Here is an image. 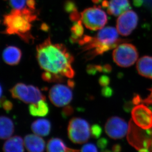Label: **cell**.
Returning a JSON list of instances; mask_svg holds the SVG:
<instances>
[{"label": "cell", "instance_id": "16", "mask_svg": "<svg viewBox=\"0 0 152 152\" xmlns=\"http://www.w3.org/2000/svg\"><path fill=\"white\" fill-rule=\"evenodd\" d=\"M31 129L33 132L37 135L48 136L50 132L51 124L48 119H37L33 122L31 125Z\"/></svg>", "mask_w": 152, "mask_h": 152}, {"label": "cell", "instance_id": "30", "mask_svg": "<svg viewBox=\"0 0 152 152\" xmlns=\"http://www.w3.org/2000/svg\"><path fill=\"white\" fill-rule=\"evenodd\" d=\"M102 95L105 98H110L112 96L113 94V90L109 86H106L102 89Z\"/></svg>", "mask_w": 152, "mask_h": 152}, {"label": "cell", "instance_id": "21", "mask_svg": "<svg viewBox=\"0 0 152 152\" xmlns=\"http://www.w3.org/2000/svg\"><path fill=\"white\" fill-rule=\"evenodd\" d=\"M84 28L81 20L75 21L71 28V41L78 42L83 37Z\"/></svg>", "mask_w": 152, "mask_h": 152}, {"label": "cell", "instance_id": "5", "mask_svg": "<svg viewBox=\"0 0 152 152\" xmlns=\"http://www.w3.org/2000/svg\"><path fill=\"white\" fill-rule=\"evenodd\" d=\"M12 96L26 103H36L46 98L40 90L33 85L22 83L16 84L10 90Z\"/></svg>", "mask_w": 152, "mask_h": 152}, {"label": "cell", "instance_id": "7", "mask_svg": "<svg viewBox=\"0 0 152 152\" xmlns=\"http://www.w3.org/2000/svg\"><path fill=\"white\" fill-rule=\"evenodd\" d=\"M81 20L87 29L92 31L102 29L107 22L106 13L97 7L85 9L80 13Z\"/></svg>", "mask_w": 152, "mask_h": 152}, {"label": "cell", "instance_id": "6", "mask_svg": "<svg viewBox=\"0 0 152 152\" xmlns=\"http://www.w3.org/2000/svg\"><path fill=\"white\" fill-rule=\"evenodd\" d=\"M113 59L117 65L128 68L135 63L138 58L137 49L134 45L129 43H122L115 48L112 53Z\"/></svg>", "mask_w": 152, "mask_h": 152}, {"label": "cell", "instance_id": "11", "mask_svg": "<svg viewBox=\"0 0 152 152\" xmlns=\"http://www.w3.org/2000/svg\"><path fill=\"white\" fill-rule=\"evenodd\" d=\"M132 116L134 123L143 129L152 128V111L144 104L135 105L132 110Z\"/></svg>", "mask_w": 152, "mask_h": 152}, {"label": "cell", "instance_id": "15", "mask_svg": "<svg viewBox=\"0 0 152 152\" xmlns=\"http://www.w3.org/2000/svg\"><path fill=\"white\" fill-rule=\"evenodd\" d=\"M136 69L139 75L152 79V57L144 56L138 60Z\"/></svg>", "mask_w": 152, "mask_h": 152}, {"label": "cell", "instance_id": "24", "mask_svg": "<svg viewBox=\"0 0 152 152\" xmlns=\"http://www.w3.org/2000/svg\"><path fill=\"white\" fill-rule=\"evenodd\" d=\"M102 133V129L100 125L94 124L91 127V134L92 137L95 138H99Z\"/></svg>", "mask_w": 152, "mask_h": 152}, {"label": "cell", "instance_id": "29", "mask_svg": "<svg viewBox=\"0 0 152 152\" xmlns=\"http://www.w3.org/2000/svg\"><path fill=\"white\" fill-rule=\"evenodd\" d=\"M74 109L72 106L68 105L64 108L62 111V116L64 118H67L73 114Z\"/></svg>", "mask_w": 152, "mask_h": 152}, {"label": "cell", "instance_id": "42", "mask_svg": "<svg viewBox=\"0 0 152 152\" xmlns=\"http://www.w3.org/2000/svg\"><path fill=\"white\" fill-rule=\"evenodd\" d=\"M139 152H150V151L147 148H142L139 150Z\"/></svg>", "mask_w": 152, "mask_h": 152}, {"label": "cell", "instance_id": "28", "mask_svg": "<svg viewBox=\"0 0 152 152\" xmlns=\"http://www.w3.org/2000/svg\"><path fill=\"white\" fill-rule=\"evenodd\" d=\"M134 4L136 7L144 6L146 7H151L152 0H133Z\"/></svg>", "mask_w": 152, "mask_h": 152}, {"label": "cell", "instance_id": "41", "mask_svg": "<svg viewBox=\"0 0 152 152\" xmlns=\"http://www.w3.org/2000/svg\"><path fill=\"white\" fill-rule=\"evenodd\" d=\"M65 152H81L80 150H78L73 149L72 148H69L66 147Z\"/></svg>", "mask_w": 152, "mask_h": 152}, {"label": "cell", "instance_id": "9", "mask_svg": "<svg viewBox=\"0 0 152 152\" xmlns=\"http://www.w3.org/2000/svg\"><path fill=\"white\" fill-rule=\"evenodd\" d=\"M105 131L108 136L112 139H121L129 131L128 124L123 119L113 116L108 119L105 125Z\"/></svg>", "mask_w": 152, "mask_h": 152}, {"label": "cell", "instance_id": "1", "mask_svg": "<svg viewBox=\"0 0 152 152\" xmlns=\"http://www.w3.org/2000/svg\"><path fill=\"white\" fill-rule=\"evenodd\" d=\"M37 59L40 68L45 72L69 78L75 76L72 66L73 56L64 45L53 43L49 37L37 47Z\"/></svg>", "mask_w": 152, "mask_h": 152}, {"label": "cell", "instance_id": "39", "mask_svg": "<svg viewBox=\"0 0 152 152\" xmlns=\"http://www.w3.org/2000/svg\"><path fill=\"white\" fill-rule=\"evenodd\" d=\"M132 104H134L133 103L132 104L131 102H126V104L125 105V108H124L126 111H129L131 110V109H132Z\"/></svg>", "mask_w": 152, "mask_h": 152}, {"label": "cell", "instance_id": "3", "mask_svg": "<svg viewBox=\"0 0 152 152\" xmlns=\"http://www.w3.org/2000/svg\"><path fill=\"white\" fill-rule=\"evenodd\" d=\"M38 19L36 10L26 7L22 10L12 9L10 13L4 15L3 23L5 29L3 33L16 34L26 42L33 40L31 31L32 24Z\"/></svg>", "mask_w": 152, "mask_h": 152}, {"label": "cell", "instance_id": "19", "mask_svg": "<svg viewBox=\"0 0 152 152\" xmlns=\"http://www.w3.org/2000/svg\"><path fill=\"white\" fill-rule=\"evenodd\" d=\"M29 113L34 117H45L49 114V107L45 100H41L29 106Z\"/></svg>", "mask_w": 152, "mask_h": 152}, {"label": "cell", "instance_id": "33", "mask_svg": "<svg viewBox=\"0 0 152 152\" xmlns=\"http://www.w3.org/2000/svg\"><path fill=\"white\" fill-rule=\"evenodd\" d=\"M108 144L107 139L105 138H101L98 141L97 145L101 149H104L106 148Z\"/></svg>", "mask_w": 152, "mask_h": 152}, {"label": "cell", "instance_id": "27", "mask_svg": "<svg viewBox=\"0 0 152 152\" xmlns=\"http://www.w3.org/2000/svg\"><path fill=\"white\" fill-rule=\"evenodd\" d=\"M81 152H98V149L94 144L88 143L82 146Z\"/></svg>", "mask_w": 152, "mask_h": 152}, {"label": "cell", "instance_id": "4", "mask_svg": "<svg viewBox=\"0 0 152 152\" xmlns=\"http://www.w3.org/2000/svg\"><path fill=\"white\" fill-rule=\"evenodd\" d=\"M68 135L74 143H84L89 140L91 135L89 123L82 118H72L68 125Z\"/></svg>", "mask_w": 152, "mask_h": 152}, {"label": "cell", "instance_id": "23", "mask_svg": "<svg viewBox=\"0 0 152 152\" xmlns=\"http://www.w3.org/2000/svg\"><path fill=\"white\" fill-rule=\"evenodd\" d=\"M28 0H9L10 6L13 9L22 10L27 7Z\"/></svg>", "mask_w": 152, "mask_h": 152}, {"label": "cell", "instance_id": "13", "mask_svg": "<svg viewBox=\"0 0 152 152\" xmlns=\"http://www.w3.org/2000/svg\"><path fill=\"white\" fill-rule=\"evenodd\" d=\"M25 147L28 152H43L45 142L42 138L37 134H28L24 140Z\"/></svg>", "mask_w": 152, "mask_h": 152}, {"label": "cell", "instance_id": "18", "mask_svg": "<svg viewBox=\"0 0 152 152\" xmlns=\"http://www.w3.org/2000/svg\"><path fill=\"white\" fill-rule=\"evenodd\" d=\"M0 127V136L2 139H9L15 131V126L12 121L4 116L1 117Z\"/></svg>", "mask_w": 152, "mask_h": 152}, {"label": "cell", "instance_id": "40", "mask_svg": "<svg viewBox=\"0 0 152 152\" xmlns=\"http://www.w3.org/2000/svg\"><path fill=\"white\" fill-rule=\"evenodd\" d=\"M68 85L69 87L71 88H73L75 87V82L73 81L69 80L68 82Z\"/></svg>", "mask_w": 152, "mask_h": 152}, {"label": "cell", "instance_id": "36", "mask_svg": "<svg viewBox=\"0 0 152 152\" xmlns=\"http://www.w3.org/2000/svg\"><path fill=\"white\" fill-rule=\"evenodd\" d=\"M142 99H141L140 97L138 95H135V96H134V99H132V103H134V105H137L139 104V103L141 102Z\"/></svg>", "mask_w": 152, "mask_h": 152}, {"label": "cell", "instance_id": "22", "mask_svg": "<svg viewBox=\"0 0 152 152\" xmlns=\"http://www.w3.org/2000/svg\"><path fill=\"white\" fill-rule=\"evenodd\" d=\"M42 79L48 82L61 83L65 81L64 77L49 72H45L42 75Z\"/></svg>", "mask_w": 152, "mask_h": 152}, {"label": "cell", "instance_id": "38", "mask_svg": "<svg viewBox=\"0 0 152 152\" xmlns=\"http://www.w3.org/2000/svg\"><path fill=\"white\" fill-rule=\"evenodd\" d=\"M121 150H122L121 146L118 144H115L112 147V151L113 152H120Z\"/></svg>", "mask_w": 152, "mask_h": 152}, {"label": "cell", "instance_id": "26", "mask_svg": "<svg viewBox=\"0 0 152 152\" xmlns=\"http://www.w3.org/2000/svg\"><path fill=\"white\" fill-rule=\"evenodd\" d=\"M1 106L7 113L10 112L13 108L12 103L10 101L7 99L4 96H1Z\"/></svg>", "mask_w": 152, "mask_h": 152}, {"label": "cell", "instance_id": "44", "mask_svg": "<svg viewBox=\"0 0 152 152\" xmlns=\"http://www.w3.org/2000/svg\"><path fill=\"white\" fill-rule=\"evenodd\" d=\"M102 152H113V151H110L108 150H103V151H102Z\"/></svg>", "mask_w": 152, "mask_h": 152}, {"label": "cell", "instance_id": "32", "mask_svg": "<svg viewBox=\"0 0 152 152\" xmlns=\"http://www.w3.org/2000/svg\"><path fill=\"white\" fill-rule=\"evenodd\" d=\"M65 8L66 12H70V13L77 10L76 7L75 6V3L72 2V1H67L65 4Z\"/></svg>", "mask_w": 152, "mask_h": 152}, {"label": "cell", "instance_id": "14", "mask_svg": "<svg viewBox=\"0 0 152 152\" xmlns=\"http://www.w3.org/2000/svg\"><path fill=\"white\" fill-rule=\"evenodd\" d=\"M3 60L10 66H15L19 63L21 59L22 53L20 49L15 46H10L3 51Z\"/></svg>", "mask_w": 152, "mask_h": 152}, {"label": "cell", "instance_id": "31", "mask_svg": "<svg viewBox=\"0 0 152 152\" xmlns=\"http://www.w3.org/2000/svg\"><path fill=\"white\" fill-rule=\"evenodd\" d=\"M110 79L107 75H102L99 79V83L101 86L103 87L107 86L110 84Z\"/></svg>", "mask_w": 152, "mask_h": 152}, {"label": "cell", "instance_id": "17", "mask_svg": "<svg viewBox=\"0 0 152 152\" xmlns=\"http://www.w3.org/2000/svg\"><path fill=\"white\" fill-rule=\"evenodd\" d=\"M24 142L21 137L15 136L9 138L3 145L4 152H24Z\"/></svg>", "mask_w": 152, "mask_h": 152}, {"label": "cell", "instance_id": "10", "mask_svg": "<svg viewBox=\"0 0 152 152\" xmlns=\"http://www.w3.org/2000/svg\"><path fill=\"white\" fill-rule=\"evenodd\" d=\"M138 17L135 12L129 10L120 15L117 20V30L120 34L128 36L136 28Z\"/></svg>", "mask_w": 152, "mask_h": 152}, {"label": "cell", "instance_id": "25", "mask_svg": "<svg viewBox=\"0 0 152 152\" xmlns=\"http://www.w3.org/2000/svg\"><path fill=\"white\" fill-rule=\"evenodd\" d=\"M103 66L101 65H89L87 67V72L90 75H95L97 72H102Z\"/></svg>", "mask_w": 152, "mask_h": 152}, {"label": "cell", "instance_id": "8", "mask_svg": "<svg viewBox=\"0 0 152 152\" xmlns=\"http://www.w3.org/2000/svg\"><path fill=\"white\" fill-rule=\"evenodd\" d=\"M70 88L61 84L54 85L49 92V98L51 102L57 107L68 105L73 98V93Z\"/></svg>", "mask_w": 152, "mask_h": 152}, {"label": "cell", "instance_id": "12", "mask_svg": "<svg viewBox=\"0 0 152 152\" xmlns=\"http://www.w3.org/2000/svg\"><path fill=\"white\" fill-rule=\"evenodd\" d=\"M102 6L106 7L109 15L115 16L120 15L131 9L129 0H104L102 2Z\"/></svg>", "mask_w": 152, "mask_h": 152}, {"label": "cell", "instance_id": "2", "mask_svg": "<svg viewBox=\"0 0 152 152\" xmlns=\"http://www.w3.org/2000/svg\"><path fill=\"white\" fill-rule=\"evenodd\" d=\"M124 42L126 40L119 39L118 31L115 28L108 26L99 30L95 37L84 36L78 42L83 51L86 52L85 59L90 60L115 48Z\"/></svg>", "mask_w": 152, "mask_h": 152}, {"label": "cell", "instance_id": "35", "mask_svg": "<svg viewBox=\"0 0 152 152\" xmlns=\"http://www.w3.org/2000/svg\"><path fill=\"white\" fill-rule=\"evenodd\" d=\"M27 7L32 10H36V1L34 0H28Z\"/></svg>", "mask_w": 152, "mask_h": 152}, {"label": "cell", "instance_id": "37", "mask_svg": "<svg viewBox=\"0 0 152 152\" xmlns=\"http://www.w3.org/2000/svg\"><path fill=\"white\" fill-rule=\"evenodd\" d=\"M112 71V67L110 65L106 64L103 66V73H109Z\"/></svg>", "mask_w": 152, "mask_h": 152}, {"label": "cell", "instance_id": "34", "mask_svg": "<svg viewBox=\"0 0 152 152\" xmlns=\"http://www.w3.org/2000/svg\"><path fill=\"white\" fill-rule=\"evenodd\" d=\"M150 94L146 99H142L141 102L146 104L147 105H152V88L149 89Z\"/></svg>", "mask_w": 152, "mask_h": 152}, {"label": "cell", "instance_id": "20", "mask_svg": "<svg viewBox=\"0 0 152 152\" xmlns=\"http://www.w3.org/2000/svg\"><path fill=\"white\" fill-rule=\"evenodd\" d=\"M66 147L62 139L52 138L48 141L46 146L47 152H65Z\"/></svg>", "mask_w": 152, "mask_h": 152}, {"label": "cell", "instance_id": "43", "mask_svg": "<svg viewBox=\"0 0 152 152\" xmlns=\"http://www.w3.org/2000/svg\"><path fill=\"white\" fill-rule=\"evenodd\" d=\"M94 3H99L101 1V0H92Z\"/></svg>", "mask_w": 152, "mask_h": 152}]
</instances>
